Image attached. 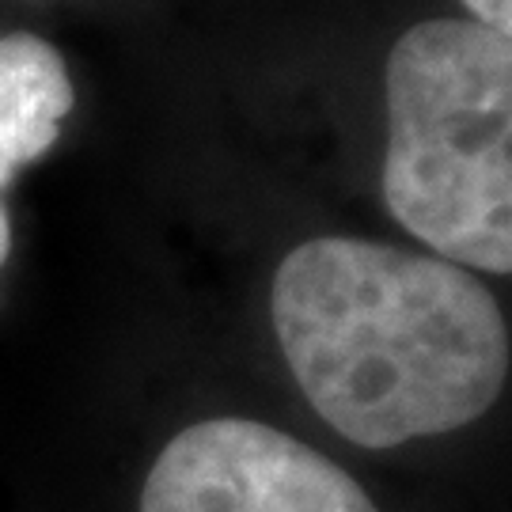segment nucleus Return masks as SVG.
Instances as JSON below:
<instances>
[{
	"label": "nucleus",
	"instance_id": "obj_1",
	"mask_svg": "<svg viewBox=\"0 0 512 512\" xmlns=\"http://www.w3.org/2000/svg\"><path fill=\"white\" fill-rule=\"evenodd\" d=\"M270 308L304 399L361 448L463 429L509 380L497 296L437 255L308 239L277 266Z\"/></svg>",
	"mask_w": 512,
	"mask_h": 512
},
{
	"label": "nucleus",
	"instance_id": "obj_2",
	"mask_svg": "<svg viewBox=\"0 0 512 512\" xmlns=\"http://www.w3.org/2000/svg\"><path fill=\"white\" fill-rule=\"evenodd\" d=\"M384 202L463 270H512V38L471 19L414 23L387 54Z\"/></svg>",
	"mask_w": 512,
	"mask_h": 512
},
{
	"label": "nucleus",
	"instance_id": "obj_3",
	"mask_svg": "<svg viewBox=\"0 0 512 512\" xmlns=\"http://www.w3.org/2000/svg\"><path fill=\"white\" fill-rule=\"evenodd\" d=\"M141 512H380L338 463L251 418H209L156 456Z\"/></svg>",
	"mask_w": 512,
	"mask_h": 512
},
{
	"label": "nucleus",
	"instance_id": "obj_4",
	"mask_svg": "<svg viewBox=\"0 0 512 512\" xmlns=\"http://www.w3.org/2000/svg\"><path fill=\"white\" fill-rule=\"evenodd\" d=\"M76 92L65 57L46 38L0 35V190L54 148Z\"/></svg>",
	"mask_w": 512,
	"mask_h": 512
},
{
	"label": "nucleus",
	"instance_id": "obj_5",
	"mask_svg": "<svg viewBox=\"0 0 512 512\" xmlns=\"http://www.w3.org/2000/svg\"><path fill=\"white\" fill-rule=\"evenodd\" d=\"M463 4L475 12V23H482V27H494L501 35L512 31V0H463Z\"/></svg>",
	"mask_w": 512,
	"mask_h": 512
},
{
	"label": "nucleus",
	"instance_id": "obj_6",
	"mask_svg": "<svg viewBox=\"0 0 512 512\" xmlns=\"http://www.w3.org/2000/svg\"><path fill=\"white\" fill-rule=\"evenodd\" d=\"M8 251H12V220L0 209V266L8 262Z\"/></svg>",
	"mask_w": 512,
	"mask_h": 512
}]
</instances>
